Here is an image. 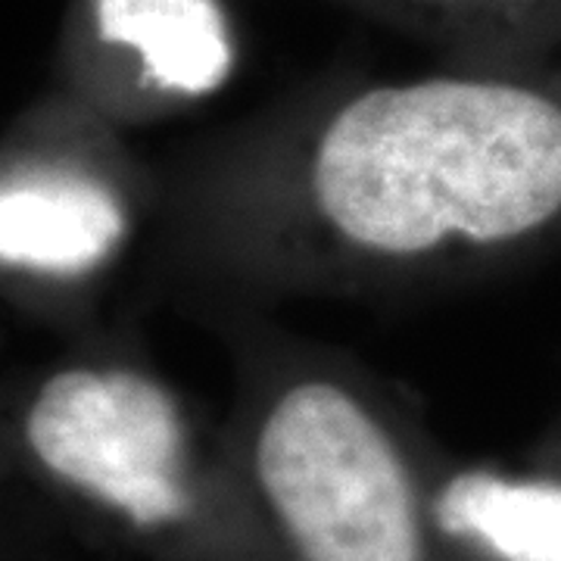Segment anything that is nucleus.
<instances>
[{
  "mask_svg": "<svg viewBox=\"0 0 561 561\" xmlns=\"http://www.w3.org/2000/svg\"><path fill=\"white\" fill-rule=\"evenodd\" d=\"M169 241L243 297H378L561 247V60L328 81L231 125L165 187Z\"/></svg>",
  "mask_w": 561,
  "mask_h": 561,
  "instance_id": "1",
  "label": "nucleus"
},
{
  "mask_svg": "<svg viewBox=\"0 0 561 561\" xmlns=\"http://www.w3.org/2000/svg\"><path fill=\"white\" fill-rule=\"evenodd\" d=\"M7 427L13 465L131 561H287L228 421L197 412L150 362H62Z\"/></svg>",
  "mask_w": 561,
  "mask_h": 561,
  "instance_id": "2",
  "label": "nucleus"
},
{
  "mask_svg": "<svg viewBox=\"0 0 561 561\" xmlns=\"http://www.w3.org/2000/svg\"><path fill=\"white\" fill-rule=\"evenodd\" d=\"M228 431L287 561H434L443 446L359 362L247 328Z\"/></svg>",
  "mask_w": 561,
  "mask_h": 561,
  "instance_id": "3",
  "label": "nucleus"
},
{
  "mask_svg": "<svg viewBox=\"0 0 561 561\" xmlns=\"http://www.w3.org/2000/svg\"><path fill=\"white\" fill-rule=\"evenodd\" d=\"M150 191L113 122L54 98L0 153V278L38 297L94 287L135 241Z\"/></svg>",
  "mask_w": 561,
  "mask_h": 561,
  "instance_id": "4",
  "label": "nucleus"
},
{
  "mask_svg": "<svg viewBox=\"0 0 561 561\" xmlns=\"http://www.w3.org/2000/svg\"><path fill=\"white\" fill-rule=\"evenodd\" d=\"M238 66L241 35L225 0H76L62 94L113 125L160 122L219 98Z\"/></svg>",
  "mask_w": 561,
  "mask_h": 561,
  "instance_id": "5",
  "label": "nucleus"
},
{
  "mask_svg": "<svg viewBox=\"0 0 561 561\" xmlns=\"http://www.w3.org/2000/svg\"><path fill=\"white\" fill-rule=\"evenodd\" d=\"M431 537L434 561H561V434L527 461L440 449Z\"/></svg>",
  "mask_w": 561,
  "mask_h": 561,
  "instance_id": "6",
  "label": "nucleus"
},
{
  "mask_svg": "<svg viewBox=\"0 0 561 561\" xmlns=\"http://www.w3.org/2000/svg\"><path fill=\"white\" fill-rule=\"evenodd\" d=\"M431 47L440 62L530 69L561 60V0H328Z\"/></svg>",
  "mask_w": 561,
  "mask_h": 561,
  "instance_id": "7",
  "label": "nucleus"
},
{
  "mask_svg": "<svg viewBox=\"0 0 561 561\" xmlns=\"http://www.w3.org/2000/svg\"><path fill=\"white\" fill-rule=\"evenodd\" d=\"M13 465V449H10V427H0V474L3 468Z\"/></svg>",
  "mask_w": 561,
  "mask_h": 561,
  "instance_id": "8",
  "label": "nucleus"
}]
</instances>
